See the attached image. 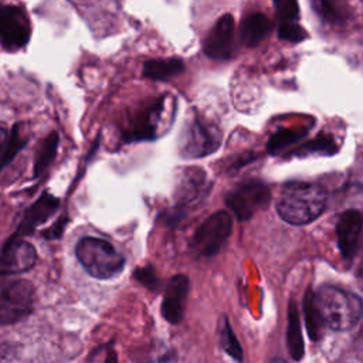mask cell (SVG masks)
Wrapping results in <instances>:
<instances>
[{
	"label": "cell",
	"instance_id": "cell-1",
	"mask_svg": "<svg viewBox=\"0 0 363 363\" xmlns=\"http://www.w3.org/2000/svg\"><path fill=\"white\" fill-rule=\"evenodd\" d=\"M326 189L312 182H289L277 199L278 216L292 225H303L316 220L325 210Z\"/></svg>",
	"mask_w": 363,
	"mask_h": 363
},
{
	"label": "cell",
	"instance_id": "cell-2",
	"mask_svg": "<svg viewBox=\"0 0 363 363\" xmlns=\"http://www.w3.org/2000/svg\"><path fill=\"white\" fill-rule=\"evenodd\" d=\"M313 305L320 322L332 330H349L362 318V299L330 284L322 285L313 294Z\"/></svg>",
	"mask_w": 363,
	"mask_h": 363
},
{
	"label": "cell",
	"instance_id": "cell-3",
	"mask_svg": "<svg viewBox=\"0 0 363 363\" xmlns=\"http://www.w3.org/2000/svg\"><path fill=\"white\" fill-rule=\"evenodd\" d=\"M75 255L84 269L96 279H112L118 277L125 258L108 241L96 237H84L75 245Z\"/></svg>",
	"mask_w": 363,
	"mask_h": 363
},
{
	"label": "cell",
	"instance_id": "cell-4",
	"mask_svg": "<svg viewBox=\"0 0 363 363\" xmlns=\"http://www.w3.org/2000/svg\"><path fill=\"white\" fill-rule=\"evenodd\" d=\"M211 189V182L207 179V174L200 167H187L184 169L174 187V208L169 211L167 220L180 221L189 211L200 206Z\"/></svg>",
	"mask_w": 363,
	"mask_h": 363
},
{
	"label": "cell",
	"instance_id": "cell-5",
	"mask_svg": "<svg viewBox=\"0 0 363 363\" xmlns=\"http://www.w3.org/2000/svg\"><path fill=\"white\" fill-rule=\"evenodd\" d=\"M221 139V130L216 125L194 116L180 132L179 150L184 159L204 157L220 147Z\"/></svg>",
	"mask_w": 363,
	"mask_h": 363
},
{
	"label": "cell",
	"instance_id": "cell-6",
	"mask_svg": "<svg viewBox=\"0 0 363 363\" xmlns=\"http://www.w3.org/2000/svg\"><path fill=\"white\" fill-rule=\"evenodd\" d=\"M271 201L269 187L258 179L238 183L225 197V204L240 220H250L255 213L264 210Z\"/></svg>",
	"mask_w": 363,
	"mask_h": 363
},
{
	"label": "cell",
	"instance_id": "cell-7",
	"mask_svg": "<svg viewBox=\"0 0 363 363\" xmlns=\"http://www.w3.org/2000/svg\"><path fill=\"white\" fill-rule=\"evenodd\" d=\"M233 230V218L228 211L220 210L207 217L191 237L190 247L201 257L216 255L227 242Z\"/></svg>",
	"mask_w": 363,
	"mask_h": 363
},
{
	"label": "cell",
	"instance_id": "cell-8",
	"mask_svg": "<svg viewBox=\"0 0 363 363\" xmlns=\"http://www.w3.org/2000/svg\"><path fill=\"white\" fill-rule=\"evenodd\" d=\"M164 111V99L157 98L139 106L135 113L130 115L123 129L122 139L129 142L153 140L159 133V122Z\"/></svg>",
	"mask_w": 363,
	"mask_h": 363
},
{
	"label": "cell",
	"instance_id": "cell-9",
	"mask_svg": "<svg viewBox=\"0 0 363 363\" xmlns=\"http://www.w3.org/2000/svg\"><path fill=\"white\" fill-rule=\"evenodd\" d=\"M31 34L26 10L16 4H0V44L7 51L23 48Z\"/></svg>",
	"mask_w": 363,
	"mask_h": 363
},
{
	"label": "cell",
	"instance_id": "cell-10",
	"mask_svg": "<svg viewBox=\"0 0 363 363\" xmlns=\"http://www.w3.org/2000/svg\"><path fill=\"white\" fill-rule=\"evenodd\" d=\"M34 288L28 281L20 279L7 284L0 291V323H14L33 311Z\"/></svg>",
	"mask_w": 363,
	"mask_h": 363
},
{
	"label": "cell",
	"instance_id": "cell-11",
	"mask_svg": "<svg viewBox=\"0 0 363 363\" xmlns=\"http://www.w3.org/2000/svg\"><path fill=\"white\" fill-rule=\"evenodd\" d=\"M234 50V17L223 14L203 40V51L208 58L227 60Z\"/></svg>",
	"mask_w": 363,
	"mask_h": 363
},
{
	"label": "cell",
	"instance_id": "cell-12",
	"mask_svg": "<svg viewBox=\"0 0 363 363\" xmlns=\"http://www.w3.org/2000/svg\"><path fill=\"white\" fill-rule=\"evenodd\" d=\"M362 233V216L359 210H347L342 213L336 223L337 247L345 259L354 258Z\"/></svg>",
	"mask_w": 363,
	"mask_h": 363
},
{
	"label": "cell",
	"instance_id": "cell-13",
	"mask_svg": "<svg viewBox=\"0 0 363 363\" xmlns=\"http://www.w3.org/2000/svg\"><path fill=\"white\" fill-rule=\"evenodd\" d=\"M35 248L28 241L14 238L4 247L0 255V271L7 274L24 272L35 264Z\"/></svg>",
	"mask_w": 363,
	"mask_h": 363
},
{
	"label": "cell",
	"instance_id": "cell-14",
	"mask_svg": "<svg viewBox=\"0 0 363 363\" xmlns=\"http://www.w3.org/2000/svg\"><path fill=\"white\" fill-rule=\"evenodd\" d=\"M189 288L190 281L183 274H177L169 281L162 302V313L169 322L177 323L182 319Z\"/></svg>",
	"mask_w": 363,
	"mask_h": 363
},
{
	"label": "cell",
	"instance_id": "cell-15",
	"mask_svg": "<svg viewBox=\"0 0 363 363\" xmlns=\"http://www.w3.org/2000/svg\"><path fill=\"white\" fill-rule=\"evenodd\" d=\"M272 28L271 20L261 11L248 13L240 24V37L247 47H255L267 38Z\"/></svg>",
	"mask_w": 363,
	"mask_h": 363
},
{
	"label": "cell",
	"instance_id": "cell-16",
	"mask_svg": "<svg viewBox=\"0 0 363 363\" xmlns=\"http://www.w3.org/2000/svg\"><path fill=\"white\" fill-rule=\"evenodd\" d=\"M184 69L180 58H152L143 62V77L157 81L170 79Z\"/></svg>",
	"mask_w": 363,
	"mask_h": 363
},
{
	"label": "cell",
	"instance_id": "cell-17",
	"mask_svg": "<svg viewBox=\"0 0 363 363\" xmlns=\"http://www.w3.org/2000/svg\"><path fill=\"white\" fill-rule=\"evenodd\" d=\"M26 140L27 136L21 132L20 125H16L13 129L0 125V172L24 146Z\"/></svg>",
	"mask_w": 363,
	"mask_h": 363
},
{
	"label": "cell",
	"instance_id": "cell-18",
	"mask_svg": "<svg viewBox=\"0 0 363 363\" xmlns=\"http://www.w3.org/2000/svg\"><path fill=\"white\" fill-rule=\"evenodd\" d=\"M57 208H58V199H55V197H52L51 194H47V193L43 194L34 203V206L28 210L23 227L34 228L37 224L45 221Z\"/></svg>",
	"mask_w": 363,
	"mask_h": 363
},
{
	"label": "cell",
	"instance_id": "cell-19",
	"mask_svg": "<svg viewBox=\"0 0 363 363\" xmlns=\"http://www.w3.org/2000/svg\"><path fill=\"white\" fill-rule=\"evenodd\" d=\"M306 133H308L306 128H282L277 130L274 135H271L267 143V150L272 155H278L285 147L298 142Z\"/></svg>",
	"mask_w": 363,
	"mask_h": 363
},
{
	"label": "cell",
	"instance_id": "cell-20",
	"mask_svg": "<svg viewBox=\"0 0 363 363\" xmlns=\"http://www.w3.org/2000/svg\"><path fill=\"white\" fill-rule=\"evenodd\" d=\"M337 152V146L328 133H319L315 139L303 143L299 146L298 150H294L295 156H308V155H323L330 156Z\"/></svg>",
	"mask_w": 363,
	"mask_h": 363
},
{
	"label": "cell",
	"instance_id": "cell-21",
	"mask_svg": "<svg viewBox=\"0 0 363 363\" xmlns=\"http://www.w3.org/2000/svg\"><path fill=\"white\" fill-rule=\"evenodd\" d=\"M57 146H58V135L55 132H52L43 142V145L40 146V150L37 153L35 164H34V174L35 176L41 174L50 166V163L54 160L55 153H57Z\"/></svg>",
	"mask_w": 363,
	"mask_h": 363
},
{
	"label": "cell",
	"instance_id": "cell-22",
	"mask_svg": "<svg viewBox=\"0 0 363 363\" xmlns=\"http://www.w3.org/2000/svg\"><path fill=\"white\" fill-rule=\"evenodd\" d=\"M278 37L281 40H285V41H289V43H301L308 37V33L298 21L279 23Z\"/></svg>",
	"mask_w": 363,
	"mask_h": 363
},
{
	"label": "cell",
	"instance_id": "cell-23",
	"mask_svg": "<svg viewBox=\"0 0 363 363\" xmlns=\"http://www.w3.org/2000/svg\"><path fill=\"white\" fill-rule=\"evenodd\" d=\"M279 23H292L299 18V7L294 0H277L274 1Z\"/></svg>",
	"mask_w": 363,
	"mask_h": 363
},
{
	"label": "cell",
	"instance_id": "cell-24",
	"mask_svg": "<svg viewBox=\"0 0 363 363\" xmlns=\"http://www.w3.org/2000/svg\"><path fill=\"white\" fill-rule=\"evenodd\" d=\"M135 278L138 279V281H140L145 286H147L149 289H155V288H157V285H159V278L156 277V271H155V268L152 267V265H145V267H142V268H138V269H135Z\"/></svg>",
	"mask_w": 363,
	"mask_h": 363
},
{
	"label": "cell",
	"instance_id": "cell-25",
	"mask_svg": "<svg viewBox=\"0 0 363 363\" xmlns=\"http://www.w3.org/2000/svg\"><path fill=\"white\" fill-rule=\"evenodd\" d=\"M0 363H23L20 349L11 343L0 345Z\"/></svg>",
	"mask_w": 363,
	"mask_h": 363
},
{
	"label": "cell",
	"instance_id": "cell-26",
	"mask_svg": "<svg viewBox=\"0 0 363 363\" xmlns=\"http://www.w3.org/2000/svg\"><path fill=\"white\" fill-rule=\"evenodd\" d=\"M272 363H285V362H282V360H275V362H272Z\"/></svg>",
	"mask_w": 363,
	"mask_h": 363
}]
</instances>
